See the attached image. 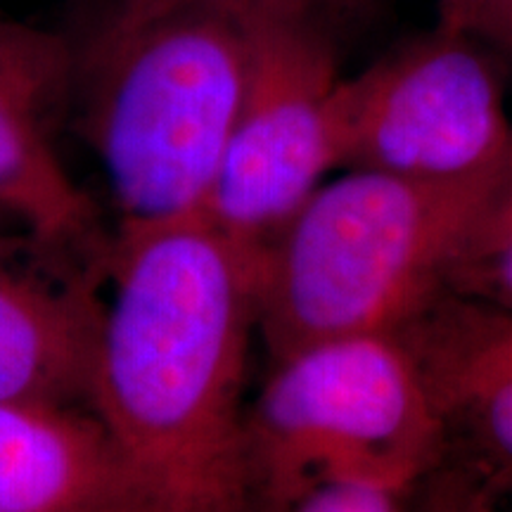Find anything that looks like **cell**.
I'll list each match as a JSON object with an SVG mask.
<instances>
[{
    "instance_id": "cell-1",
    "label": "cell",
    "mask_w": 512,
    "mask_h": 512,
    "mask_svg": "<svg viewBox=\"0 0 512 512\" xmlns=\"http://www.w3.org/2000/svg\"><path fill=\"white\" fill-rule=\"evenodd\" d=\"M256 266L207 211L121 226L88 401L117 465L114 512H259Z\"/></svg>"
},
{
    "instance_id": "cell-2",
    "label": "cell",
    "mask_w": 512,
    "mask_h": 512,
    "mask_svg": "<svg viewBox=\"0 0 512 512\" xmlns=\"http://www.w3.org/2000/svg\"><path fill=\"white\" fill-rule=\"evenodd\" d=\"M249 69L247 0H119L72 93L121 226L207 211Z\"/></svg>"
},
{
    "instance_id": "cell-3",
    "label": "cell",
    "mask_w": 512,
    "mask_h": 512,
    "mask_svg": "<svg viewBox=\"0 0 512 512\" xmlns=\"http://www.w3.org/2000/svg\"><path fill=\"white\" fill-rule=\"evenodd\" d=\"M508 162L456 181L342 169L320 183L259 252L256 330L273 361L323 339L411 323L446 292Z\"/></svg>"
},
{
    "instance_id": "cell-4",
    "label": "cell",
    "mask_w": 512,
    "mask_h": 512,
    "mask_svg": "<svg viewBox=\"0 0 512 512\" xmlns=\"http://www.w3.org/2000/svg\"><path fill=\"white\" fill-rule=\"evenodd\" d=\"M249 434L259 512L325 477L408 491L448 448L444 415L399 332L332 337L275 358Z\"/></svg>"
},
{
    "instance_id": "cell-5",
    "label": "cell",
    "mask_w": 512,
    "mask_h": 512,
    "mask_svg": "<svg viewBox=\"0 0 512 512\" xmlns=\"http://www.w3.org/2000/svg\"><path fill=\"white\" fill-rule=\"evenodd\" d=\"M245 95L207 214L261 252L339 169L342 72L306 0H247Z\"/></svg>"
},
{
    "instance_id": "cell-6",
    "label": "cell",
    "mask_w": 512,
    "mask_h": 512,
    "mask_svg": "<svg viewBox=\"0 0 512 512\" xmlns=\"http://www.w3.org/2000/svg\"><path fill=\"white\" fill-rule=\"evenodd\" d=\"M339 169L456 181L512 155L501 76L472 34L430 38L342 76L335 105Z\"/></svg>"
},
{
    "instance_id": "cell-7",
    "label": "cell",
    "mask_w": 512,
    "mask_h": 512,
    "mask_svg": "<svg viewBox=\"0 0 512 512\" xmlns=\"http://www.w3.org/2000/svg\"><path fill=\"white\" fill-rule=\"evenodd\" d=\"M72 72L62 38L0 15V211L48 247L79 245L95 230V207L50 140Z\"/></svg>"
},
{
    "instance_id": "cell-8",
    "label": "cell",
    "mask_w": 512,
    "mask_h": 512,
    "mask_svg": "<svg viewBox=\"0 0 512 512\" xmlns=\"http://www.w3.org/2000/svg\"><path fill=\"white\" fill-rule=\"evenodd\" d=\"M444 415L512 489V309L441 292L399 330Z\"/></svg>"
},
{
    "instance_id": "cell-9",
    "label": "cell",
    "mask_w": 512,
    "mask_h": 512,
    "mask_svg": "<svg viewBox=\"0 0 512 512\" xmlns=\"http://www.w3.org/2000/svg\"><path fill=\"white\" fill-rule=\"evenodd\" d=\"M117 465L95 413L0 401V512H114Z\"/></svg>"
},
{
    "instance_id": "cell-10",
    "label": "cell",
    "mask_w": 512,
    "mask_h": 512,
    "mask_svg": "<svg viewBox=\"0 0 512 512\" xmlns=\"http://www.w3.org/2000/svg\"><path fill=\"white\" fill-rule=\"evenodd\" d=\"M102 311L86 287H53L0 266V401H91Z\"/></svg>"
},
{
    "instance_id": "cell-11",
    "label": "cell",
    "mask_w": 512,
    "mask_h": 512,
    "mask_svg": "<svg viewBox=\"0 0 512 512\" xmlns=\"http://www.w3.org/2000/svg\"><path fill=\"white\" fill-rule=\"evenodd\" d=\"M446 290L512 309V157L453 261Z\"/></svg>"
},
{
    "instance_id": "cell-12",
    "label": "cell",
    "mask_w": 512,
    "mask_h": 512,
    "mask_svg": "<svg viewBox=\"0 0 512 512\" xmlns=\"http://www.w3.org/2000/svg\"><path fill=\"white\" fill-rule=\"evenodd\" d=\"M503 479L479 463L456 465L441 458L408 496V512H505Z\"/></svg>"
},
{
    "instance_id": "cell-13",
    "label": "cell",
    "mask_w": 512,
    "mask_h": 512,
    "mask_svg": "<svg viewBox=\"0 0 512 512\" xmlns=\"http://www.w3.org/2000/svg\"><path fill=\"white\" fill-rule=\"evenodd\" d=\"M413 489L366 482V479L325 477L261 505V512H408Z\"/></svg>"
},
{
    "instance_id": "cell-14",
    "label": "cell",
    "mask_w": 512,
    "mask_h": 512,
    "mask_svg": "<svg viewBox=\"0 0 512 512\" xmlns=\"http://www.w3.org/2000/svg\"><path fill=\"white\" fill-rule=\"evenodd\" d=\"M503 5L505 0H437L439 27L456 34H475Z\"/></svg>"
},
{
    "instance_id": "cell-15",
    "label": "cell",
    "mask_w": 512,
    "mask_h": 512,
    "mask_svg": "<svg viewBox=\"0 0 512 512\" xmlns=\"http://www.w3.org/2000/svg\"><path fill=\"white\" fill-rule=\"evenodd\" d=\"M505 5H512V0H505Z\"/></svg>"
}]
</instances>
